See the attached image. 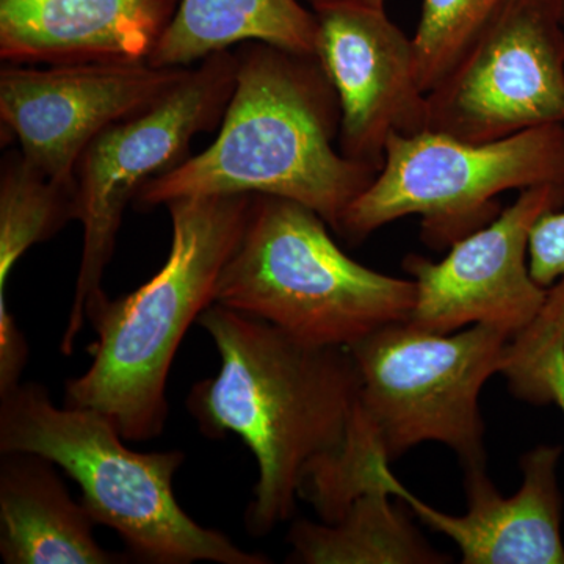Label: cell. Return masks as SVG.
Returning a JSON list of instances; mask_svg holds the SVG:
<instances>
[{
  "instance_id": "19",
  "label": "cell",
  "mask_w": 564,
  "mask_h": 564,
  "mask_svg": "<svg viewBox=\"0 0 564 564\" xmlns=\"http://www.w3.org/2000/svg\"><path fill=\"white\" fill-rule=\"evenodd\" d=\"M500 373L516 399L555 403L564 414V276L549 288L536 317L511 337Z\"/></svg>"
},
{
  "instance_id": "20",
  "label": "cell",
  "mask_w": 564,
  "mask_h": 564,
  "mask_svg": "<svg viewBox=\"0 0 564 564\" xmlns=\"http://www.w3.org/2000/svg\"><path fill=\"white\" fill-rule=\"evenodd\" d=\"M508 0H423L413 36L419 77L430 93Z\"/></svg>"
},
{
  "instance_id": "21",
  "label": "cell",
  "mask_w": 564,
  "mask_h": 564,
  "mask_svg": "<svg viewBox=\"0 0 564 564\" xmlns=\"http://www.w3.org/2000/svg\"><path fill=\"white\" fill-rule=\"evenodd\" d=\"M533 280L549 289L564 276V210L545 214L533 228L529 248Z\"/></svg>"
},
{
  "instance_id": "7",
  "label": "cell",
  "mask_w": 564,
  "mask_h": 564,
  "mask_svg": "<svg viewBox=\"0 0 564 564\" xmlns=\"http://www.w3.org/2000/svg\"><path fill=\"white\" fill-rule=\"evenodd\" d=\"M511 334L470 325L434 333L397 322L348 348L359 373L355 415L375 448L395 462L423 443L455 452L463 469L486 466L481 389L502 369Z\"/></svg>"
},
{
  "instance_id": "11",
  "label": "cell",
  "mask_w": 564,
  "mask_h": 564,
  "mask_svg": "<svg viewBox=\"0 0 564 564\" xmlns=\"http://www.w3.org/2000/svg\"><path fill=\"white\" fill-rule=\"evenodd\" d=\"M563 206L560 185L527 188L496 220L452 245L443 261L408 254L403 270L415 284L410 322L444 334L478 323L511 337L524 329L549 291L530 272V237L545 214Z\"/></svg>"
},
{
  "instance_id": "9",
  "label": "cell",
  "mask_w": 564,
  "mask_h": 564,
  "mask_svg": "<svg viewBox=\"0 0 564 564\" xmlns=\"http://www.w3.org/2000/svg\"><path fill=\"white\" fill-rule=\"evenodd\" d=\"M426 104V131L473 143L564 126L560 0H508Z\"/></svg>"
},
{
  "instance_id": "18",
  "label": "cell",
  "mask_w": 564,
  "mask_h": 564,
  "mask_svg": "<svg viewBox=\"0 0 564 564\" xmlns=\"http://www.w3.org/2000/svg\"><path fill=\"white\" fill-rule=\"evenodd\" d=\"M317 21L302 0H181L148 62L191 68L236 44L267 43L314 55Z\"/></svg>"
},
{
  "instance_id": "8",
  "label": "cell",
  "mask_w": 564,
  "mask_h": 564,
  "mask_svg": "<svg viewBox=\"0 0 564 564\" xmlns=\"http://www.w3.org/2000/svg\"><path fill=\"white\" fill-rule=\"evenodd\" d=\"M236 52L204 58L172 91L140 113L111 124L80 155L74 182L84 243L61 343L63 355H73L88 307L106 295L104 273L129 204L148 182L191 158L196 135L220 128L236 87Z\"/></svg>"
},
{
  "instance_id": "22",
  "label": "cell",
  "mask_w": 564,
  "mask_h": 564,
  "mask_svg": "<svg viewBox=\"0 0 564 564\" xmlns=\"http://www.w3.org/2000/svg\"><path fill=\"white\" fill-rule=\"evenodd\" d=\"M311 10L326 9V7H369V9H386V0H302Z\"/></svg>"
},
{
  "instance_id": "13",
  "label": "cell",
  "mask_w": 564,
  "mask_h": 564,
  "mask_svg": "<svg viewBox=\"0 0 564 564\" xmlns=\"http://www.w3.org/2000/svg\"><path fill=\"white\" fill-rule=\"evenodd\" d=\"M562 452L560 445H540L522 456V485L510 497L496 488L486 466L467 467V511L462 516L422 502L397 480L383 456H373L372 473L423 524L454 541L463 564H564L563 500L556 478Z\"/></svg>"
},
{
  "instance_id": "12",
  "label": "cell",
  "mask_w": 564,
  "mask_h": 564,
  "mask_svg": "<svg viewBox=\"0 0 564 564\" xmlns=\"http://www.w3.org/2000/svg\"><path fill=\"white\" fill-rule=\"evenodd\" d=\"M317 21L314 55L340 107L339 150L380 172L392 135L429 128V104L413 39L386 9L326 7Z\"/></svg>"
},
{
  "instance_id": "17",
  "label": "cell",
  "mask_w": 564,
  "mask_h": 564,
  "mask_svg": "<svg viewBox=\"0 0 564 564\" xmlns=\"http://www.w3.org/2000/svg\"><path fill=\"white\" fill-rule=\"evenodd\" d=\"M77 221L76 184L41 173L21 151L7 152L0 169V391L21 383L29 345L10 313L7 288L14 263Z\"/></svg>"
},
{
  "instance_id": "15",
  "label": "cell",
  "mask_w": 564,
  "mask_h": 564,
  "mask_svg": "<svg viewBox=\"0 0 564 564\" xmlns=\"http://www.w3.org/2000/svg\"><path fill=\"white\" fill-rule=\"evenodd\" d=\"M0 556L6 564H118L106 551L82 500L70 497L61 467L31 452L0 454Z\"/></svg>"
},
{
  "instance_id": "14",
  "label": "cell",
  "mask_w": 564,
  "mask_h": 564,
  "mask_svg": "<svg viewBox=\"0 0 564 564\" xmlns=\"http://www.w3.org/2000/svg\"><path fill=\"white\" fill-rule=\"evenodd\" d=\"M177 0H0V58L11 65L144 62Z\"/></svg>"
},
{
  "instance_id": "3",
  "label": "cell",
  "mask_w": 564,
  "mask_h": 564,
  "mask_svg": "<svg viewBox=\"0 0 564 564\" xmlns=\"http://www.w3.org/2000/svg\"><path fill=\"white\" fill-rule=\"evenodd\" d=\"M252 195L193 196L166 204L169 258L124 296L104 295L87 310L98 340L87 372L66 381L65 404L110 419L128 443L161 436L169 419L166 383L174 356L199 315L247 226Z\"/></svg>"
},
{
  "instance_id": "5",
  "label": "cell",
  "mask_w": 564,
  "mask_h": 564,
  "mask_svg": "<svg viewBox=\"0 0 564 564\" xmlns=\"http://www.w3.org/2000/svg\"><path fill=\"white\" fill-rule=\"evenodd\" d=\"M328 229L303 204L252 195L215 303L322 347L350 348L386 325L410 321L414 281L352 261Z\"/></svg>"
},
{
  "instance_id": "23",
  "label": "cell",
  "mask_w": 564,
  "mask_h": 564,
  "mask_svg": "<svg viewBox=\"0 0 564 564\" xmlns=\"http://www.w3.org/2000/svg\"><path fill=\"white\" fill-rule=\"evenodd\" d=\"M560 7H562V21H563V28H564V0H560Z\"/></svg>"
},
{
  "instance_id": "1",
  "label": "cell",
  "mask_w": 564,
  "mask_h": 564,
  "mask_svg": "<svg viewBox=\"0 0 564 564\" xmlns=\"http://www.w3.org/2000/svg\"><path fill=\"white\" fill-rule=\"evenodd\" d=\"M220 356L187 408L207 437L247 444L258 480L245 525L265 536L295 513L304 470L347 436L359 399L350 350L303 343L272 323L214 303L198 318Z\"/></svg>"
},
{
  "instance_id": "6",
  "label": "cell",
  "mask_w": 564,
  "mask_h": 564,
  "mask_svg": "<svg viewBox=\"0 0 564 564\" xmlns=\"http://www.w3.org/2000/svg\"><path fill=\"white\" fill-rule=\"evenodd\" d=\"M564 187V126L473 143L425 131L392 135L383 166L348 206L337 236L350 245L389 223L421 217L423 243L443 251L499 217L510 191Z\"/></svg>"
},
{
  "instance_id": "10",
  "label": "cell",
  "mask_w": 564,
  "mask_h": 564,
  "mask_svg": "<svg viewBox=\"0 0 564 564\" xmlns=\"http://www.w3.org/2000/svg\"><path fill=\"white\" fill-rule=\"evenodd\" d=\"M191 68L150 62L11 65L0 69V121L51 180L76 184L77 162L99 133L158 102Z\"/></svg>"
},
{
  "instance_id": "4",
  "label": "cell",
  "mask_w": 564,
  "mask_h": 564,
  "mask_svg": "<svg viewBox=\"0 0 564 564\" xmlns=\"http://www.w3.org/2000/svg\"><path fill=\"white\" fill-rule=\"evenodd\" d=\"M107 415L90 408L55 406L50 389L20 383L0 393V454L31 452L51 459L76 481L96 524L109 527L131 558L151 564H267L218 530L191 518L173 481L180 451L129 448Z\"/></svg>"
},
{
  "instance_id": "16",
  "label": "cell",
  "mask_w": 564,
  "mask_h": 564,
  "mask_svg": "<svg viewBox=\"0 0 564 564\" xmlns=\"http://www.w3.org/2000/svg\"><path fill=\"white\" fill-rule=\"evenodd\" d=\"M352 502L336 522H293L289 563L304 564H445L404 511L393 507L380 481L359 467L350 485Z\"/></svg>"
},
{
  "instance_id": "2",
  "label": "cell",
  "mask_w": 564,
  "mask_h": 564,
  "mask_svg": "<svg viewBox=\"0 0 564 564\" xmlns=\"http://www.w3.org/2000/svg\"><path fill=\"white\" fill-rule=\"evenodd\" d=\"M236 87L207 150L141 188L140 209L212 195H272L339 228L377 170L339 150L340 107L315 55L240 44Z\"/></svg>"
}]
</instances>
